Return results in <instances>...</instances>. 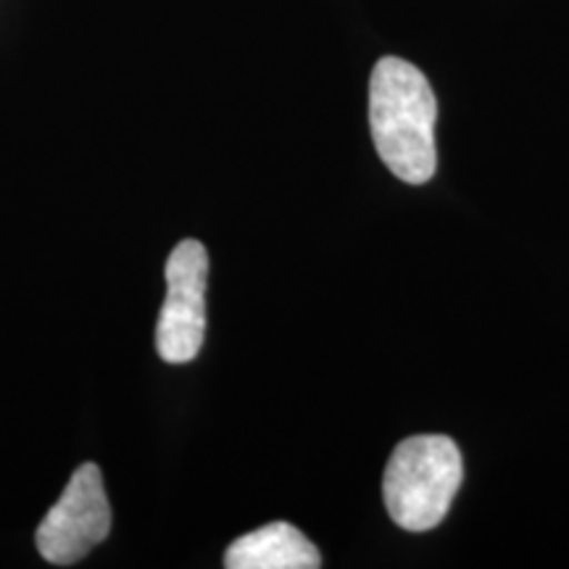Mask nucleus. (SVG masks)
<instances>
[{"label": "nucleus", "instance_id": "nucleus-1", "mask_svg": "<svg viewBox=\"0 0 569 569\" xmlns=\"http://www.w3.org/2000/svg\"><path fill=\"white\" fill-rule=\"evenodd\" d=\"M438 101L415 63L380 59L369 80V127L380 159L398 180L422 184L436 174Z\"/></svg>", "mask_w": 569, "mask_h": 569}, {"label": "nucleus", "instance_id": "nucleus-2", "mask_svg": "<svg viewBox=\"0 0 569 569\" xmlns=\"http://www.w3.org/2000/svg\"><path fill=\"white\" fill-rule=\"evenodd\" d=\"M465 480L459 446L446 436H415L396 446L386 467L382 496L388 515L409 532L443 522Z\"/></svg>", "mask_w": 569, "mask_h": 569}, {"label": "nucleus", "instance_id": "nucleus-3", "mask_svg": "<svg viewBox=\"0 0 569 569\" xmlns=\"http://www.w3.org/2000/svg\"><path fill=\"white\" fill-rule=\"evenodd\" d=\"M167 298L156 322V351L167 365H188L206 338L209 253L198 240H182L163 267Z\"/></svg>", "mask_w": 569, "mask_h": 569}, {"label": "nucleus", "instance_id": "nucleus-4", "mask_svg": "<svg viewBox=\"0 0 569 569\" xmlns=\"http://www.w3.org/2000/svg\"><path fill=\"white\" fill-rule=\"evenodd\" d=\"M111 532V507L98 465L74 469L69 486L34 532L40 557L69 567L101 546Z\"/></svg>", "mask_w": 569, "mask_h": 569}, {"label": "nucleus", "instance_id": "nucleus-5", "mask_svg": "<svg viewBox=\"0 0 569 569\" xmlns=\"http://www.w3.org/2000/svg\"><path fill=\"white\" fill-rule=\"evenodd\" d=\"M317 546L288 522H272L246 532L224 553L227 569H317Z\"/></svg>", "mask_w": 569, "mask_h": 569}]
</instances>
